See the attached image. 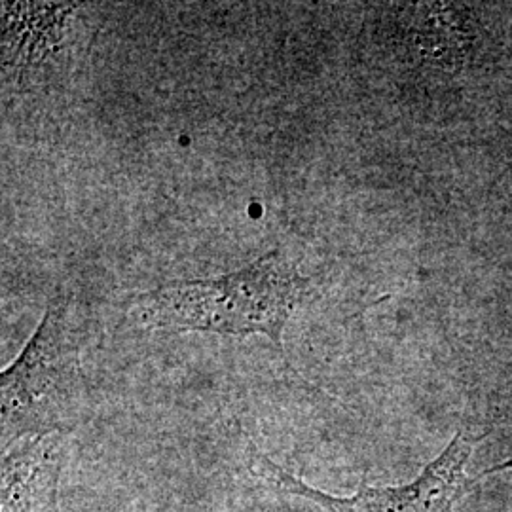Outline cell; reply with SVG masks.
<instances>
[{
  "label": "cell",
  "instance_id": "3",
  "mask_svg": "<svg viewBox=\"0 0 512 512\" xmlns=\"http://www.w3.org/2000/svg\"><path fill=\"white\" fill-rule=\"evenodd\" d=\"M478 437L459 431L439 458L433 459L416 480L403 486L376 488L361 484L351 497L321 492L306 484L300 476L285 471L274 459L249 444V471L274 486L281 494L306 499L325 512H452L471 480L467 463L473 456Z\"/></svg>",
  "mask_w": 512,
  "mask_h": 512
},
{
  "label": "cell",
  "instance_id": "1",
  "mask_svg": "<svg viewBox=\"0 0 512 512\" xmlns=\"http://www.w3.org/2000/svg\"><path fill=\"white\" fill-rule=\"evenodd\" d=\"M310 293V279L281 251L232 274L131 294L129 315L147 329L196 330L224 336H268L285 355L283 330Z\"/></svg>",
  "mask_w": 512,
  "mask_h": 512
},
{
  "label": "cell",
  "instance_id": "2",
  "mask_svg": "<svg viewBox=\"0 0 512 512\" xmlns=\"http://www.w3.org/2000/svg\"><path fill=\"white\" fill-rule=\"evenodd\" d=\"M84 403L82 329L69 300L57 294L18 359L0 376L2 450L25 437L69 433L82 420Z\"/></svg>",
  "mask_w": 512,
  "mask_h": 512
},
{
  "label": "cell",
  "instance_id": "5",
  "mask_svg": "<svg viewBox=\"0 0 512 512\" xmlns=\"http://www.w3.org/2000/svg\"><path fill=\"white\" fill-rule=\"evenodd\" d=\"M76 4L2 2V67L6 76L37 71L54 59L71 33Z\"/></svg>",
  "mask_w": 512,
  "mask_h": 512
},
{
  "label": "cell",
  "instance_id": "4",
  "mask_svg": "<svg viewBox=\"0 0 512 512\" xmlns=\"http://www.w3.org/2000/svg\"><path fill=\"white\" fill-rule=\"evenodd\" d=\"M65 435L25 437L2 450L0 512H38L54 505L67 454Z\"/></svg>",
  "mask_w": 512,
  "mask_h": 512
}]
</instances>
